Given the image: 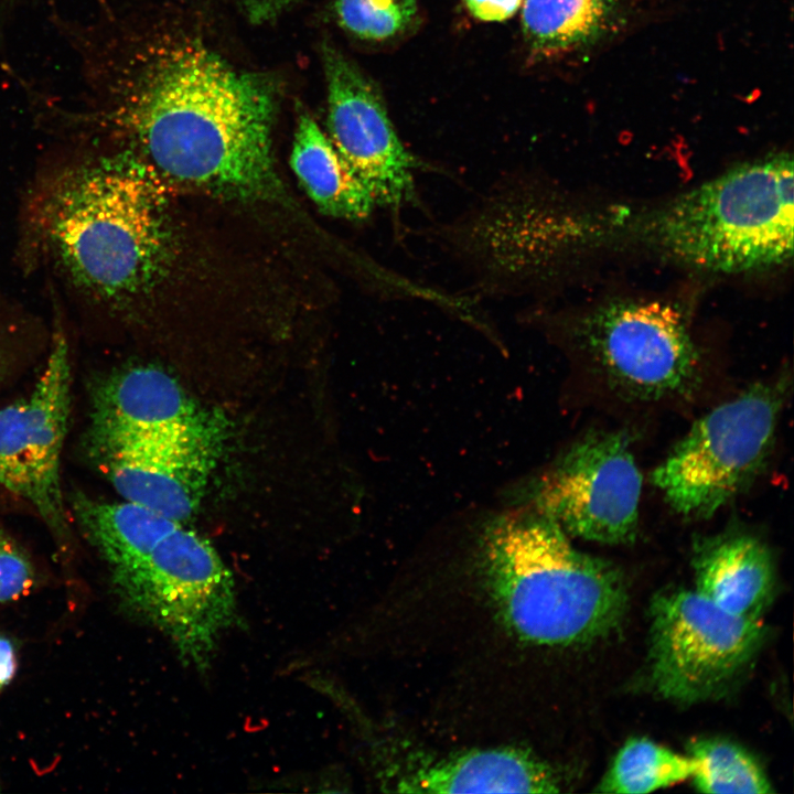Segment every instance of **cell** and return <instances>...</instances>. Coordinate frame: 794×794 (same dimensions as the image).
I'll use <instances>...</instances> for the list:
<instances>
[{
	"label": "cell",
	"mask_w": 794,
	"mask_h": 794,
	"mask_svg": "<svg viewBox=\"0 0 794 794\" xmlns=\"http://www.w3.org/2000/svg\"><path fill=\"white\" fill-rule=\"evenodd\" d=\"M76 56L89 125L126 133L157 172L243 197L277 187L273 84L212 51L126 46L96 12L57 28Z\"/></svg>",
	"instance_id": "cell-1"
},
{
	"label": "cell",
	"mask_w": 794,
	"mask_h": 794,
	"mask_svg": "<svg viewBox=\"0 0 794 794\" xmlns=\"http://www.w3.org/2000/svg\"><path fill=\"white\" fill-rule=\"evenodd\" d=\"M155 175L131 153L96 157L61 171L37 196L35 238L89 299L121 303L161 273L168 227Z\"/></svg>",
	"instance_id": "cell-2"
},
{
	"label": "cell",
	"mask_w": 794,
	"mask_h": 794,
	"mask_svg": "<svg viewBox=\"0 0 794 794\" xmlns=\"http://www.w3.org/2000/svg\"><path fill=\"white\" fill-rule=\"evenodd\" d=\"M482 565L497 608L522 641L569 645L594 641L621 623L627 603L616 566L578 550L538 513L493 521Z\"/></svg>",
	"instance_id": "cell-3"
},
{
	"label": "cell",
	"mask_w": 794,
	"mask_h": 794,
	"mask_svg": "<svg viewBox=\"0 0 794 794\" xmlns=\"http://www.w3.org/2000/svg\"><path fill=\"white\" fill-rule=\"evenodd\" d=\"M793 159L743 163L677 196L653 218V238L696 268L737 273L793 255Z\"/></svg>",
	"instance_id": "cell-4"
},
{
	"label": "cell",
	"mask_w": 794,
	"mask_h": 794,
	"mask_svg": "<svg viewBox=\"0 0 794 794\" xmlns=\"http://www.w3.org/2000/svg\"><path fill=\"white\" fill-rule=\"evenodd\" d=\"M114 584L124 607L165 635L195 670L211 667L223 635L238 621L229 569L207 539L183 525Z\"/></svg>",
	"instance_id": "cell-5"
},
{
	"label": "cell",
	"mask_w": 794,
	"mask_h": 794,
	"mask_svg": "<svg viewBox=\"0 0 794 794\" xmlns=\"http://www.w3.org/2000/svg\"><path fill=\"white\" fill-rule=\"evenodd\" d=\"M784 388L761 383L699 418L652 473L679 514L707 518L747 487L772 448Z\"/></svg>",
	"instance_id": "cell-6"
},
{
	"label": "cell",
	"mask_w": 794,
	"mask_h": 794,
	"mask_svg": "<svg viewBox=\"0 0 794 794\" xmlns=\"http://www.w3.org/2000/svg\"><path fill=\"white\" fill-rule=\"evenodd\" d=\"M650 679L680 702L723 693L749 667L764 639L760 619L727 612L696 590L655 596L650 608Z\"/></svg>",
	"instance_id": "cell-7"
},
{
	"label": "cell",
	"mask_w": 794,
	"mask_h": 794,
	"mask_svg": "<svg viewBox=\"0 0 794 794\" xmlns=\"http://www.w3.org/2000/svg\"><path fill=\"white\" fill-rule=\"evenodd\" d=\"M642 474L621 432H592L576 442L534 485L538 514L565 533L618 545L634 540Z\"/></svg>",
	"instance_id": "cell-8"
},
{
	"label": "cell",
	"mask_w": 794,
	"mask_h": 794,
	"mask_svg": "<svg viewBox=\"0 0 794 794\" xmlns=\"http://www.w3.org/2000/svg\"><path fill=\"white\" fill-rule=\"evenodd\" d=\"M582 335L610 380L636 398L683 394L697 380L699 353L670 303L610 302L584 319Z\"/></svg>",
	"instance_id": "cell-9"
},
{
	"label": "cell",
	"mask_w": 794,
	"mask_h": 794,
	"mask_svg": "<svg viewBox=\"0 0 794 794\" xmlns=\"http://www.w3.org/2000/svg\"><path fill=\"white\" fill-rule=\"evenodd\" d=\"M71 407V363L54 335L32 391L0 408V486L30 503L56 535L66 533L60 465Z\"/></svg>",
	"instance_id": "cell-10"
},
{
	"label": "cell",
	"mask_w": 794,
	"mask_h": 794,
	"mask_svg": "<svg viewBox=\"0 0 794 794\" xmlns=\"http://www.w3.org/2000/svg\"><path fill=\"white\" fill-rule=\"evenodd\" d=\"M329 138L377 206L396 217L420 204L416 174L425 163L398 137L372 83L339 51L325 46Z\"/></svg>",
	"instance_id": "cell-11"
},
{
	"label": "cell",
	"mask_w": 794,
	"mask_h": 794,
	"mask_svg": "<svg viewBox=\"0 0 794 794\" xmlns=\"http://www.w3.org/2000/svg\"><path fill=\"white\" fill-rule=\"evenodd\" d=\"M115 490L182 523L196 512L215 462V429L165 438L89 437Z\"/></svg>",
	"instance_id": "cell-12"
},
{
	"label": "cell",
	"mask_w": 794,
	"mask_h": 794,
	"mask_svg": "<svg viewBox=\"0 0 794 794\" xmlns=\"http://www.w3.org/2000/svg\"><path fill=\"white\" fill-rule=\"evenodd\" d=\"M89 437L165 438L214 429L178 382L152 366L101 379L92 395Z\"/></svg>",
	"instance_id": "cell-13"
},
{
	"label": "cell",
	"mask_w": 794,
	"mask_h": 794,
	"mask_svg": "<svg viewBox=\"0 0 794 794\" xmlns=\"http://www.w3.org/2000/svg\"><path fill=\"white\" fill-rule=\"evenodd\" d=\"M393 785L406 793H556L555 770L530 752L513 749L473 750L405 765Z\"/></svg>",
	"instance_id": "cell-14"
},
{
	"label": "cell",
	"mask_w": 794,
	"mask_h": 794,
	"mask_svg": "<svg viewBox=\"0 0 794 794\" xmlns=\"http://www.w3.org/2000/svg\"><path fill=\"white\" fill-rule=\"evenodd\" d=\"M695 590L729 613L760 619L772 601L774 566L766 546L749 534L730 533L695 547Z\"/></svg>",
	"instance_id": "cell-15"
},
{
	"label": "cell",
	"mask_w": 794,
	"mask_h": 794,
	"mask_svg": "<svg viewBox=\"0 0 794 794\" xmlns=\"http://www.w3.org/2000/svg\"><path fill=\"white\" fill-rule=\"evenodd\" d=\"M73 511L108 564L114 583L136 571L157 545L182 525L133 502H100L84 494H76Z\"/></svg>",
	"instance_id": "cell-16"
},
{
	"label": "cell",
	"mask_w": 794,
	"mask_h": 794,
	"mask_svg": "<svg viewBox=\"0 0 794 794\" xmlns=\"http://www.w3.org/2000/svg\"><path fill=\"white\" fill-rule=\"evenodd\" d=\"M290 163L309 197L326 215L362 222L377 207L371 191L305 114L298 120Z\"/></svg>",
	"instance_id": "cell-17"
},
{
	"label": "cell",
	"mask_w": 794,
	"mask_h": 794,
	"mask_svg": "<svg viewBox=\"0 0 794 794\" xmlns=\"http://www.w3.org/2000/svg\"><path fill=\"white\" fill-rule=\"evenodd\" d=\"M621 0H525L523 31L538 53L590 44L614 24Z\"/></svg>",
	"instance_id": "cell-18"
},
{
	"label": "cell",
	"mask_w": 794,
	"mask_h": 794,
	"mask_svg": "<svg viewBox=\"0 0 794 794\" xmlns=\"http://www.w3.org/2000/svg\"><path fill=\"white\" fill-rule=\"evenodd\" d=\"M696 761L646 738L624 743L597 791L614 794L650 793L690 779Z\"/></svg>",
	"instance_id": "cell-19"
},
{
	"label": "cell",
	"mask_w": 794,
	"mask_h": 794,
	"mask_svg": "<svg viewBox=\"0 0 794 794\" xmlns=\"http://www.w3.org/2000/svg\"><path fill=\"white\" fill-rule=\"evenodd\" d=\"M696 761L690 779L697 791L711 794H770L771 782L743 748L721 739H698L689 744Z\"/></svg>",
	"instance_id": "cell-20"
},
{
	"label": "cell",
	"mask_w": 794,
	"mask_h": 794,
	"mask_svg": "<svg viewBox=\"0 0 794 794\" xmlns=\"http://www.w3.org/2000/svg\"><path fill=\"white\" fill-rule=\"evenodd\" d=\"M341 24L354 35L372 41L403 32L416 13V0H335Z\"/></svg>",
	"instance_id": "cell-21"
},
{
	"label": "cell",
	"mask_w": 794,
	"mask_h": 794,
	"mask_svg": "<svg viewBox=\"0 0 794 794\" xmlns=\"http://www.w3.org/2000/svg\"><path fill=\"white\" fill-rule=\"evenodd\" d=\"M33 582L34 571L29 558L0 529V603L24 596Z\"/></svg>",
	"instance_id": "cell-22"
},
{
	"label": "cell",
	"mask_w": 794,
	"mask_h": 794,
	"mask_svg": "<svg viewBox=\"0 0 794 794\" xmlns=\"http://www.w3.org/2000/svg\"><path fill=\"white\" fill-rule=\"evenodd\" d=\"M473 17L485 22H501L513 17L523 0H464Z\"/></svg>",
	"instance_id": "cell-23"
},
{
	"label": "cell",
	"mask_w": 794,
	"mask_h": 794,
	"mask_svg": "<svg viewBox=\"0 0 794 794\" xmlns=\"http://www.w3.org/2000/svg\"><path fill=\"white\" fill-rule=\"evenodd\" d=\"M297 1L298 0H244V7L249 21L260 24L277 18Z\"/></svg>",
	"instance_id": "cell-24"
},
{
	"label": "cell",
	"mask_w": 794,
	"mask_h": 794,
	"mask_svg": "<svg viewBox=\"0 0 794 794\" xmlns=\"http://www.w3.org/2000/svg\"><path fill=\"white\" fill-rule=\"evenodd\" d=\"M17 669V656L12 642L0 634V693L12 680Z\"/></svg>",
	"instance_id": "cell-25"
},
{
	"label": "cell",
	"mask_w": 794,
	"mask_h": 794,
	"mask_svg": "<svg viewBox=\"0 0 794 794\" xmlns=\"http://www.w3.org/2000/svg\"><path fill=\"white\" fill-rule=\"evenodd\" d=\"M9 346L7 345L3 334L0 332V383L9 371Z\"/></svg>",
	"instance_id": "cell-26"
},
{
	"label": "cell",
	"mask_w": 794,
	"mask_h": 794,
	"mask_svg": "<svg viewBox=\"0 0 794 794\" xmlns=\"http://www.w3.org/2000/svg\"><path fill=\"white\" fill-rule=\"evenodd\" d=\"M30 1L33 0H0V19L8 17L11 12H14L18 8L25 6Z\"/></svg>",
	"instance_id": "cell-27"
}]
</instances>
